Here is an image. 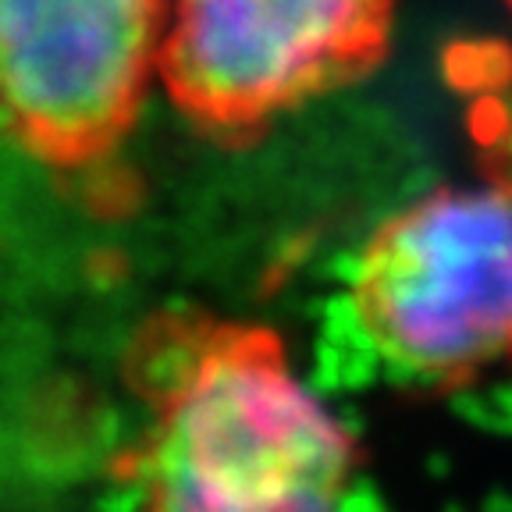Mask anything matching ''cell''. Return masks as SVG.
<instances>
[{
    "label": "cell",
    "instance_id": "cell-1",
    "mask_svg": "<svg viewBox=\"0 0 512 512\" xmlns=\"http://www.w3.org/2000/svg\"><path fill=\"white\" fill-rule=\"evenodd\" d=\"M150 424L111 473L157 512H313L342 498L360 448L292 374L264 324L153 310L121 356Z\"/></svg>",
    "mask_w": 512,
    "mask_h": 512
},
{
    "label": "cell",
    "instance_id": "cell-2",
    "mask_svg": "<svg viewBox=\"0 0 512 512\" xmlns=\"http://www.w3.org/2000/svg\"><path fill=\"white\" fill-rule=\"evenodd\" d=\"M399 0H168L160 86L203 139L249 150L281 114L374 75Z\"/></svg>",
    "mask_w": 512,
    "mask_h": 512
},
{
    "label": "cell",
    "instance_id": "cell-5",
    "mask_svg": "<svg viewBox=\"0 0 512 512\" xmlns=\"http://www.w3.org/2000/svg\"><path fill=\"white\" fill-rule=\"evenodd\" d=\"M470 128L488 178L512 192V104L502 96H480L473 104Z\"/></svg>",
    "mask_w": 512,
    "mask_h": 512
},
{
    "label": "cell",
    "instance_id": "cell-4",
    "mask_svg": "<svg viewBox=\"0 0 512 512\" xmlns=\"http://www.w3.org/2000/svg\"><path fill=\"white\" fill-rule=\"evenodd\" d=\"M168 0H0V93L18 150L50 171L107 160L160 79Z\"/></svg>",
    "mask_w": 512,
    "mask_h": 512
},
{
    "label": "cell",
    "instance_id": "cell-6",
    "mask_svg": "<svg viewBox=\"0 0 512 512\" xmlns=\"http://www.w3.org/2000/svg\"><path fill=\"white\" fill-rule=\"evenodd\" d=\"M505 8H509V11H512V0H505Z\"/></svg>",
    "mask_w": 512,
    "mask_h": 512
},
{
    "label": "cell",
    "instance_id": "cell-3",
    "mask_svg": "<svg viewBox=\"0 0 512 512\" xmlns=\"http://www.w3.org/2000/svg\"><path fill=\"white\" fill-rule=\"evenodd\" d=\"M352 310L384 360L463 381L512 360V192L445 185L370 235Z\"/></svg>",
    "mask_w": 512,
    "mask_h": 512
}]
</instances>
